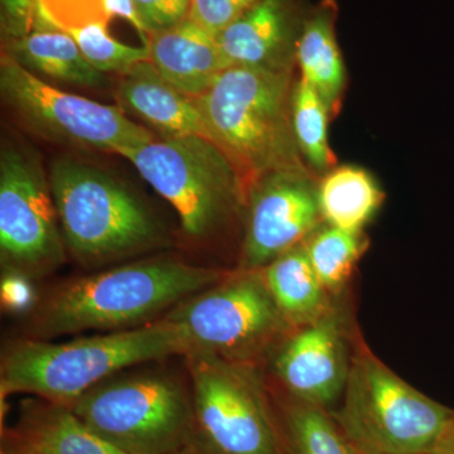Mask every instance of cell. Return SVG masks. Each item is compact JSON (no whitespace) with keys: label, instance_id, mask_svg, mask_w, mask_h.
Instances as JSON below:
<instances>
[{"label":"cell","instance_id":"1","mask_svg":"<svg viewBox=\"0 0 454 454\" xmlns=\"http://www.w3.org/2000/svg\"><path fill=\"white\" fill-rule=\"evenodd\" d=\"M227 273L160 256L74 278L38 301L27 319L26 337L53 340L152 324Z\"/></svg>","mask_w":454,"mask_h":454},{"label":"cell","instance_id":"2","mask_svg":"<svg viewBox=\"0 0 454 454\" xmlns=\"http://www.w3.org/2000/svg\"><path fill=\"white\" fill-rule=\"evenodd\" d=\"M181 328L166 318L152 324L52 342L22 339L9 343L0 365V396L27 394L70 406L116 373L188 354Z\"/></svg>","mask_w":454,"mask_h":454},{"label":"cell","instance_id":"3","mask_svg":"<svg viewBox=\"0 0 454 454\" xmlns=\"http://www.w3.org/2000/svg\"><path fill=\"white\" fill-rule=\"evenodd\" d=\"M293 70L227 68L196 98L212 143L247 187L274 172H312L293 129Z\"/></svg>","mask_w":454,"mask_h":454},{"label":"cell","instance_id":"4","mask_svg":"<svg viewBox=\"0 0 454 454\" xmlns=\"http://www.w3.org/2000/svg\"><path fill=\"white\" fill-rule=\"evenodd\" d=\"M125 370L70 405L122 454H170L196 441L190 379L163 369Z\"/></svg>","mask_w":454,"mask_h":454},{"label":"cell","instance_id":"5","mask_svg":"<svg viewBox=\"0 0 454 454\" xmlns=\"http://www.w3.org/2000/svg\"><path fill=\"white\" fill-rule=\"evenodd\" d=\"M333 414L369 454H432L454 411L403 380L355 333L348 382Z\"/></svg>","mask_w":454,"mask_h":454},{"label":"cell","instance_id":"6","mask_svg":"<svg viewBox=\"0 0 454 454\" xmlns=\"http://www.w3.org/2000/svg\"><path fill=\"white\" fill-rule=\"evenodd\" d=\"M121 157L172 205L190 238H211L247 211L243 179L211 140L196 136L153 139Z\"/></svg>","mask_w":454,"mask_h":454},{"label":"cell","instance_id":"7","mask_svg":"<svg viewBox=\"0 0 454 454\" xmlns=\"http://www.w3.org/2000/svg\"><path fill=\"white\" fill-rule=\"evenodd\" d=\"M181 328L190 351L264 367L293 325L278 309L262 270H229L162 317Z\"/></svg>","mask_w":454,"mask_h":454},{"label":"cell","instance_id":"8","mask_svg":"<svg viewBox=\"0 0 454 454\" xmlns=\"http://www.w3.org/2000/svg\"><path fill=\"white\" fill-rule=\"evenodd\" d=\"M51 190L66 247L85 265H101L153 247L160 230L145 205L88 164L57 160Z\"/></svg>","mask_w":454,"mask_h":454},{"label":"cell","instance_id":"9","mask_svg":"<svg viewBox=\"0 0 454 454\" xmlns=\"http://www.w3.org/2000/svg\"><path fill=\"white\" fill-rule=\"evenodd\" d=\"M196 441L211 454H284L264 367L203 352L184 355Z\"/></svg>","mask_w":454,"mask_h":454},{"label":"cell","instance_id":"10","mask_svg":"<svg viewBox=\"0 0 454 454\" xmlns=\"http://www.w3.org/2000/svg\"><path fill=\"white\" fill-rule=\"evenodd\" d=\"M0 89L29 125L53 138L121 155L154 139L119 107L53 88L9 55L2 59Z\"/></svg>","mask_w":454,"mask_h":454},{"label":"cell","instance_id":"11","mask_svg":"<svg viewBox=\"0 0 454 454\" xmlns=\"http://www.w3.org/2000/svg\"><path fill=\"white\" fill-rule=\"evenodd\" d=\"M51 184L35 160L16 148L0 157V252L4 270L37 279L65 262V240Z\"/></svg>","mask_w":454,"mask_h":454},{"label":"cell","instance_id":"12","mask_svg":"<svg viewBox=\"0 0 454 454\" xmlns=\"http://www.w3.org/2000/svg\"><path fill=\"white\" fill-rule=\"evenodd\" d=\"M339 304L321 318L293 328L267 363L269 385L307 404L333 411L349 367L355 331Z\"/></svg>","mask_w":454,"mask_h":454},{"label":"cell","instance_id":"13","mask_svg":"<svg viewBox=\"0 0 454 454\" xmlns=\"http://www.w3.org/2000/svg\"><path fill=\"white\" fill-rule=\"evenodd\" d=\"M318 181L313 172H274L254 184L238 269L260 270L322 226Z\"/></svg>","mask_w":454,"mask_h":454},{"label":"cell","instance_id":"14","mask_svg":"<svg viewBox=\"0 0 454 454\" xmlns=\"http://www.w3.org/2000/svg\"><path fill=\"white\" fill-rule=\"evenodd\" d=\"M309 0H259L217 35L230 67L293 70Z\"/></svg>","mask_w":454,"mask_h":454},{"label":"cell","instance_id":"15","mask_svg":"<svg viewBox=\"0 0 454 454\" xmlns=\"http://www.w3.org/2000/svg\"><path fill=\"white\" fill-rule=\"evenodd\" d=\"M149 62L170 85L197 98L230 68L217 35L190 18L149 38Z\"/></svg>","mask_w":454,"mask_h":454},{"label":"cell","instance_id":"16","mask_svg":"<svg viewBox=\"0 0 454 454\" xmlns=\"http://www.w3.org/2000/svg\"><path fill=\"white\" fill-rule=\"evenodd\" d=\"M119 98L125 107L169 137H212L196 98L163 79L149 61L142 62L122 74Z\"/></svg>","mask_w":454,"mask_h":454},{"label":"cell","instance_id":"17","mask_svg":"<svg viewBox=\"0 0 454 454\" xmlns=\"http://www.w3.org/2000/svg\"><path fill=\"white\" fill-rule=\"evenodd\" d=\"M25 404L16 428L7 434L23 454H122L95 434L70 406L41 399Z\"/></svg>","mask_w":454,"mask_h":454},{"label":"cell","instance_id":"18","mask_svg":"<svg viewBox=\"0 0 454 454\" xmlns=\"http://www.w3.org/2000/svg\"><path fill=\"white\" fill-rule=\"evenodd\" d=\"M336 0H321L310 8L297 46L301 79L324 98L331 116L339 114L346 89V67L337 41Z\"/></svg>","mask_w":454,"mask_h":454},{"label":"cell","instance_id":"19","mask_svg":"<svg viewBox=\"0 0 454 454\" xmlns=\"http://www.w3.org/2000/svg\"><path fill=\"white\" fill-rule=\"evenodd\" d=\"M260 270L278 309L293 327L321 318L340 303L319 282L304 243Z\"/></svg>","mask_w":454,"mask_h":454},{"label":"cell","instance_id":"20","mask_svg":"<svg viewBox=\"0 0 454 454\" xmlns=\"http://www.w3.org/2000/svg\"><path fill=\"white\" fill-rule=\"evenodd\" d=\"M269 387L284 454H369L340 428L333 411L293 399L270 385Z\"/></svg>","mask_w":454,"mask_h":454},{"label":"cell","instance_id":"21","mask_svg":"<svg viewBox=\"0 0 454 454\" xmlns=\"http://www.w3.org/2000/svg\"><path fill=\"white\" fill-rule=\"evenodd\" d=\"M384 201L380 184L363 167L336 166L319 178V210L325 225L364 231Z\"/></svg>","mask_w":454,"mask_h":454},{"label":"cell","instance_id":"22","mask_svg":"<svg viewBox=\"0 0 454 454\" xmlns=\"http://www.w3.org/2000/svg\"><path fill=\"white\" fill-rule=\"evenodd\" d=\"M8 55L33 74L71 85L98 88L106 74L89 64L74 38L61 29H46L11 38Z\"/></svg>","mask_w":454,"mask_h":454},{"label":"cell","instance_id":"23","mask_svg":"<svg viewBox=\"0 0 454 454\" xmlns=\"http://www.w3.org/2000/svg\"><path fill=\"white\" fill-rule=\"evenodd\" d=\"M304 247L319 282L333 300L339 301L369 247V239L364 231L322 225L304 241Z\"/></svg>","mask_w":454,"mask_h":454},{"label":"cell","instance_id":"24","mask_svg":"<svg viewBox=\"0 0 454 454\" xmlns=\"http://www.w3.org/2000/svg\"><path fill=\"white\" fill-rule=\"evenodd\" d=\"M333 118L327 106L312 85L297 80L293 92V129L307 166L321 178L337 166L328 143V122Z\"/></svg>","mask_w":454,"mask_h":454},{"label":"cell","instance_id":"25","mask_svg":"<svg viewBox=\"0 0 454 454\" xmlns=\"http://www.w3.org/2000/svg\"><path fill=\"white\" fill-rule=\"evenodd\" d=\"M82 55L100 73L127 74L142 62L149 61V47H133L113 38L106 25H91L67 32Z\"/></svg>","mask_w":454,"mask_h":454},{"label":"cell","instance_id":"26","mask_svg":"<svg viewBox=\"0 0 454 454\" xmlns=\"http://www.w3.org/2000/svg\"><path fill=\"white\" fill-rule=\"evenodd\" d=\"M47 18L61 31L91 25H109L106 0H40Z\"/></svg>","mask_w":454,"mask_h":454},{"label":"cell","instance_id":"27","mask_svg":"<svg viewBox=\"0 0 454 454\" xmlns=\"http://www.w3.org/2000/svg\"><path fill=\"white\" fill-rule=\"evenodd\" d=\"M259 0H191L188 18L203 29L219 35Z\"/></svg>","mask_w":454,"mask_h":454},{"label":"cell","instance_id":"28","mask_svg":"<svg viewBox=\"0 0 454 454\" xmlns=\"http://www.w3.org/2000/svg\"><path fill=\"white\" fill-rule=\"evenodd\" d=\"M5 29L11 38L29 33L59 29L44 14L40 0H2Z\"/></svg>","mask_w":454,"mask_h":454},{"label":"cell","instance_id":"29","mask_svg":"<svg viewBox=\"0 0 454 454\" xmlns=\"http://www.w3.org/2000/svg\"><path fill=\"white\" fill-rule=\"evenodd\" d=\"M149 38L186 20L191 0H133Z\"/></svg>","mask_w":454,"mask_h":454},{"label":"cell","instance_id":"30","mask_svg":"<svg viewBox=\"0 0 454 454\" xmlns=\"http://www.w3.org/2000/svg\"><path fill=\"white\" fill-rule=\"evenodd\" d=\"M38 301L31 278L16 271L4 270L0 284V301L5 312L14 315L32 312Z\"/></svg>","mask_w":454,"mask_h":454},{"label":"cell","instance_id":"31","mask_svg":"<svg viewBox=\"0 0 454 454\" xmlns=\"http://www.w3.org/2000/svg\"><path fill=\"white\" fill-rule=\"evenodd\" d=\"M106 8L110 18L119 17L127 20L129 25L136 28L143 41V46H148L149 35L145 32V26L137 13L136 5L133 0H106Z\"/></svg>","mask_w":454,"mask_h":454},{"label":"cell","instance_id":"32","mask_svg":"<svg viewBox=\"0 0 454 454\" xmlns=\"http://www.w3.org/2000/svg\"><path fill=\"white\" fill-rule=\"evenodd\" d=\"M432 454H454V414L439 437Z\"/></svg>","mask_w":454,"mask_h":454},{"label":"cell","instance_id":"33","mask_svg":"<svg viewBox=\"0 0 454 454\" xmlns=\"http://www.w3.org/2000/svg\"><path fill=\"white\" fill-rule=\"evenodd\" d=\"M170 454H211L208 450H206L205 448L199 443V442L195 441L192 443L188 444V446L181 448V450H176V452Z\"/></svg>","mask_w":454,"mask_h":454},{"label":"cell","instance_id":"34","mask_svg":"<svg viewBox=\"0 0 454 454\" xmlns=\"http://www.w3.org/2000/svg\"><path fill=\"white\" fill-rule=\"evenodd\" d=\"M0 454H23L20 448L5 435V442L3 443L2 453Z\"/></svg>","mask_w":454,"mask_h":454}]
</instances>
